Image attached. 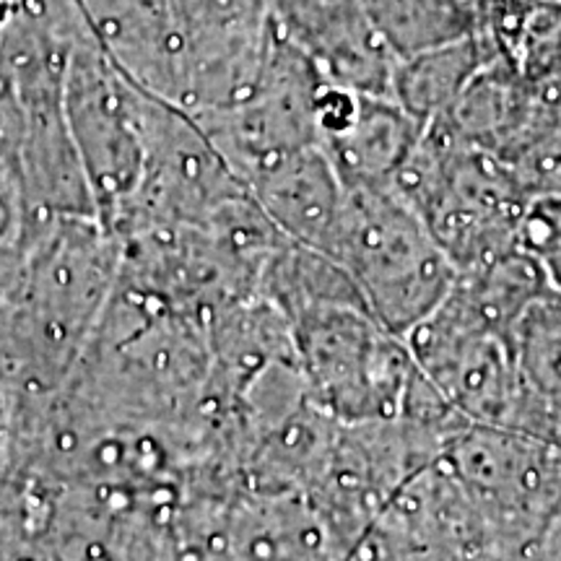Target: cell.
<instances>
[{
	"instance_id": "7",
	"label": "cell",
	"mask_w": 561,
	"mask_h": 561,
	"mask_svg": "<svg viewBox=\"0 0 561 561\" xmlns=\"http://www.w3.org/2000/svg\"><path fill=\"white\" fill-rule=\"evenodd\" d=\"M496 58H502L500 50L481 30L424 47V50L396 60L392 100L419 123L430 125L439 115H445L473 76Z\"/></svg>"
},
{
	"instance_id": "3",
	"label": "cell",
	"mask_w": 561,
	"mask_h": 561,
	"mask_svg": "<svg viewBox=\"0 0 561 561\" xmlns=\"http://www.w3.org/2000/svg\"><path fill=\"white\" fill-rule=\"evenodd\" d=\"M403 339L421 371L462 419L512 426L517 377L510 333L486 325L447 294Z\"/></svg>"
},
{
	"instance_id": "6",
	"label": "cell",
	"mask_w": 561,
	"mask_h": 561,
	"mask_svg": "<svg viewBox=\"0 0 561 561\" xmlns=\"http://www.w3.org/2000/svg\"><path fill=\"white\" fill-rule=\"evenodd\" d=\"M510 343L517 377L512 430L561 447V294L557 289L525 307Z\"/></svg>"
},
{
	"instance_id": "2",
	"label": "cell",
	"mask_w": 561,
	"mask_h": 561,
	"mask_svg": "<svg viewBox=\"0 0 561 561\" xmlns=\"http://www.w3.org/2000/svg\"><path fill=\"white\" fill-rule=\"evenodd\" d=\"M442 460L479 504L504 551L530 543L561 507V447L512 426L468 424Z\"/></svg>"
},
{
	"instance_id": "4",
	"label": "cell",
	"mask_w": 561,
	"mask_h": 561,
	"mask_svg": "<svg viewBox=\"0 0 561 561\" xmlns=\"http://www.w3.org/2000/svg\"><path fill=\"white\" fill-rule=\"evenodd\" d=\"M257 206L286 240L305 248L331 250L346 187L320 144L289 153L250 182Z\"/></svg>"
},
{
	"instance_id": "8",
	"label": "cell",
	"mask_w": 561,
	"mask_h": 561,
	"mask_svg": "<svg viewBox=\"0 0 561 561\" xmlns=\"http://www.w3.org/2000/svg\"><path fill=\"white\" fill-rule=\"evenodd\" d=\"M362 9L396 58L447 42L419 0H362Z\"/></svg>"
},
{
	"instance_id": "9",
	"label": "cell",
	"mask_w": 561,
	"mask_h": 561,
	"mask_svg": "<svg viewBox=\"0 0 561 561\" xmlns=\"http://www.w3.org/2000/svg\"><path fill=\"white\" fill-rule=\"evenodd\" d=\"M445 39H458L481 30L483 0H419Z\"/></svg>"
},
{
	"instance_id": "5",
	"label": "cell",
	"mask_w": 561,
	"mask_h": 561,
	"mask_svg": "<svg viewBox=\"0 0 561 561\" xmlns=\"http://www.w3.org/2000/svg\"><path fill=\"white\" fill-rule=\"evenodd\" d=\"M421 133L424 123L392 96L359 94L348 121L318 144L346 191H380L392 185L403 161L416 149Z\"/></svg>"
},
{
	"instance_id": "1",
	"label": "cell",
	"mask_w": 561,
	"mask_h": 561,
	"mask_svg": "<svg viewBox=\"0 0 561 561\" xmlns=\"http://www.w3.org/2000/svg\"><path fill=\"white\" fill-rule=\"evenodd\" d=\"M328 255L351 273L371 314L398 335L430 318L458 278L424 219L390 187L346 191Z\"/></svg>"
}]
</instances>
